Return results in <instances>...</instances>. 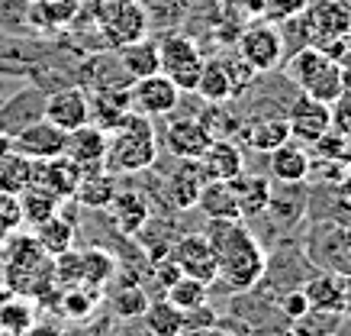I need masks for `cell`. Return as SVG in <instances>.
<instances>
[{
    "mask_svg": "<svg viewBox=\"0 0 351 336\" xmlns=\"http://www.w3.org/2000/svg\"><path fill=\"white\" fill-rule=\"evenodd\" d=\"M64 139H68V133L52 126L45 117L32 120V123H26L23 130H16L10 136L13 152L26 155L29 162H45V159L64 155Z\"/></svg>",
    "mask_w": 351,
    "mask_h": 336,
    "instance_id": "9",
    "label": "cell"
},
{
    "mask_svg": "<svg viewBox=\"0 0 351 336\" xmlns=\"http://www.w3.org/2000/svg\"><path fill=\"white\" fill-rule=\"evenodd\" d=\"M77 181H81V168H77L68 155H55V159H45V162H32L29 185H39V188H45V191H52L58 201H71L77 191Z\"/></svg>",
    "mask_w": 351,
    "mask_h": 336,
    "instance_id": "13",
    "label": "cell"
},
{
    "mask_svg": "<svg viewBox=\"0 0 351 336\" xmlns=\"http://www.w3.org/2000/svg\"><path fill=\"white\" fill-rule=\"evenodd\" d=\"M142 324L152 336H184L187 330V320H184V311H178L168 298L161 301H149L145 314H142Z\"/></svg>",
    "mask_w": 351,
    "mask_h": 336,
    "instance_id": "27",
    "label": "cell"
},
{
    "mask_svg": "<svg viewBox=\"0 0 351 336\" xmlns=\"http://www.w3.org/2000/svg\"><path fill=\"white\" fill-rule=\"evenodd\" d=\"M280 311H284V317H287V320H293V324H297V320H303V317H306L313 307H309V298L303 294V288H297V291L284 294V301H280Z\"/></svg>",
    "mask_w": 351,
    "mask_h": 336,
    "instance_id": "42",
    "label": "cell"
},
{
    "mask_svg": "<svg viewBox=\"0 0 351 336\" xmlns=\"http://www.w3.org/2000/svg\"><path fill=\"white\" fill-rule=\"evenodd\" d=\"M223 7L235 20L255 23V20H261V13H265V0H223Z\"/></svg>",
    "mask_w": 351,
    "mask_h": 336,
    "instance_id": "39",
    "label": "cell"
},
{
    "mask_svg": "<svg viewBox=\"0 0 351 336\" xmlns=\"http://www.w3.org/2000/svg\"><path fill=\"white\" fill-rule=\"evenodd\" d=\"M341 91H345V85H341V65L335 58H329V62L306 81V87H303V94L322 100V104H335Z\"/></svg>",
    "mask_w": 351,
    "mask_h": 336,
    "instance_id": "34",
    "label": "cell"
},
{
    "mask_svg": "<svg viewBox=\"0 0 351 336\" xmlns=\"http://www.w3.org/2000/svg\"><path fill=\"white\" fill-rule=\"evenodd\" d=\"M36 326V307L29 298L13 294L0 301V336H26Z\"/></svg>",
    "mask_w": 351,
    "mask_h": 336,
    "instance_id": "28",
    "label": "cell"
},
{
    "mask_svg": "<svg viewBox=\"0 0 351 336\" xmlns=\"http://www.w3.org/2000/svg\"><path fill=\"white\" fill-rule=\"evenodd\" d=\"M303 294L309 298V307L313 311H326V314H345L351 307V294H348V284L335 278V275H319L306 282Z\"/></svg>",
    "mask_w": 351,
    "mask_h": 336,
    "instance_id": "18",
    "label": "cell"
},
{
    "mask_svg": "<svg viewBox=\"0 0 351 336\" xmlns=\"http://www.w3.org/2000/svg\"><path fill=\"white\" fill-rule=\"evenodd\" d=\"M203 185H206V175H203L200 162H181L178 172H171L165 178V197L174 210H191V207H197Z\"/></svg>",
    "mask_w": 351,
    "mask_h": 336,
    "instance_id": "17",
    "label": "cell"
},
{
    "mask_svg": "<svg viewBox=\"0 0 351 336\" xmlns=\"http://www.w3.org/2000/svg\"><path fill=\"white\" fill-rule=\"evenodd\" d=\"M165 298H168L178 311H184V314H191V311H197V307H203V304H210V284L200 282V278H191V275H181L174 284H168L165 288Z\"/></svg>",
    "mask_w": 351,
    "mask_h": 336,
    "instance_id": "32",
    "label": "cell"
},
{
    "mask_svg": "<svg viewBox=\"0 0 351 336\" xmlns=\"http://www.w3.org/2000/svg\"><path fill=\"white\" fill-rule=\"evenodd\" d=\"M203 52L200 45L193 43L191 36H181V33H171L165 43L158 45V71L168 81L178 85V91H193L197 87V78L203 71Z\"/></svg>",
    "mask_w": 351,
    "mask_h": 336,
    "instance_id": "5",
    "label": "cell"
},
{
    "mask_svg": "<svg viewBox=\"0 0 351 336\" xmlns=\"http://www.w3.org/2000/svg\"><path fill=\"white\" fill-rule=\"evenodd\" d=\"M13 149V142H10V136H7V133L0 130V155H7V152Z\"/></svg>",
    "mask_w": 351,
    "mask_h": 336,
    "instance_id": "44",
    "label": "cell"
},
{
    "mask_svg": "<svg viewBox=\"0 0 351 336\" xmlns=\"http://www.w3.org/2000/svg\"><path fill=\"white\" fill-rule=\"evenodd\" d=\"M232 191H235V201H239V210H242V220L245 217H258L265 214L267 204H271V181L258 178V175H235L232 181Z\"/></svg>",
    "mask_w": 351,
    "mask_h": 336,
    "instance_id": "25",
    "label": "cell"
},
{
    "mask_svg": "<svg viewBox=\"0 0 351 336\" xmlns=\"http://www.w3.org/2000/svg\"><path fill=\"white\" fill-rule=\"evenodd\" d=\"M216 252V282L229 291H252L267 269V256L242 220H210L206 233Z\"/></svg>",
    "mask_w": 351,
    "mask_h": 336,
    "instance_id": "1",
    "label": "cell"
},
{
    "mask_svg": "<svg viewBox=\"0 0 351 336\" xmlns=\"http://www.w3.org/2000/svg\"><path fill=\"white\" fill-rule=\"evenodd\" d=\"M213 139L216 136L206 130V123H203L200 117H174L168 126H165V136H161L165 149H168L178 162H197Z\"/></svg>",
    "mask_w": 351,
    "mask_h": 336,
    "instance_id": "10",
    "label": "cell"
},
{
    "mask_svg": "<svg viewBox=\"0 0 351 336\" xmlns=\"http://www.w3.org/2000/svg\"><path fill=\"white\" fill-rule=\"evenodd\" d=\"M145 307H149V294L142 291L138 284L119 288L117 298H113V311H117L123 320H136V317H142L145 314Z\"/></svg>",
    "mask_w": 351,
    "mask_h": 336,
    "instance_id": "36",
    "label": "cell"
},
{
    "mask_svg": "<svg viewBox=\"0 0 351 336\" xmlns=\"http://www.w3.org/2000/svg\"><path fill=\"white\" fill-rule=\"evenodd\" d=\"M309 7V0H265V13H261V20H290V16H297Z\"/></svg>",
    "mask_w": 351,
    "mask_h": 336,
    "instance_id": "38",
    "label": "cell"
},
{
    "mask_svg": "<svg viewBox=\"0 0 351 336\" xmlns=\"http://www.w3.org/2000/svg\"><path fill=\"white\" fill-rule=\"evenodd\" d=\"M155 162H158V136L152 130V120L129 110L117 130L107 133L104 168L110 175H136Z\"/></svg>",
    "mask_w": 351,
    "mask_h": 336,
    "instance_id": "2",
    "label": "cell"
},
{
    "mask_svg": "<svg viewBox=\"0 0 351 336\" xmlns=\"http://www.w3.org/2000/svg\"><path fill=\"white\" fill-rule=\"evenodd\" d=\"M32 181V162L20 152H7L0 155V191L3 194H20Z\"/></svg>",
    "mask_w": 351,
    "mask_h": 336,
    "instance_id": "33",
    "label": "cell"
},
{
    "mask_svg": "<svg viewBox=\"0 0 351 336\" xmlns=\"http://www.w3.org/2000/svg\"><path fill=\"white\" fill-rule=\"evenodd\" d=\"M309 152L300 142L287 139L284 146H277L274 152H267V172L280 185H303L309 178Z\"/></svg>",
    "mask_w": 351,
    "mask_h": 336,
    "instance_id": "15",
    "label": "cell"
},
{
    "mask_svg": "<svg viewBox=\"0 0 351 336\" xmlns=\"http://www.w3.org/2000/svg\"><path fill=\"white\" fill-rule=\"evenodd\" d=\"M32 229H36V243H39L52 259L75 246V223L64 220L62 214H55V217H49L45 223H39V227H32Z\"/></svg>",
    "mask_w": 351,
    "mask_h": 336,
    "instance_id": "31",
    "label": "cell"
},
{
    "mask_svg": "<svg viewBox=\"0 0 351 336\" xmlns=\"http://www.w3.org/2000/svg\"><path fill=\"white\" fill-rule=\"evenodd\" d=\"M184 336H235V333L219 324H210V326H197V330H184Z\"/></svg>",
    "mask_w": 351,
    "mask_h": 336,
    "instance_id": "43",
    "label": "cell"
},
{
    "mask_svg": "<svg viewBox=\"0 0 351 336\" xmlns=\"http://www.w3.org/2000/svg\"><path fill=\"white\" fill-rule=\"evenodd\" d=\"M129 87H113V91H97L90 100V123L104 133H113L129 113Z\"/></svg>",
    "mask_w": 351,
    "mask_h": 336,
    "instance_id": "21",
    "label": "cell"
},
{
    "mask_svg": "<svg viewBox=\"0 0 351 336\" xmlns=\"http://www.w3.org/2000/svg\"><path fill=\"white\" fill-rule=\"evenodd\" d=\"M197 207L210 220H242V210H239V201H235V191L229 181H206L200 188Z\"/></svg>",
    "mask_w": 351,
    "mask_h": 336,
    "instance_id": "24",
    "label": "cell"
},
{
    "mask_svg": "<svg viewBox=\"0 0 351 336\" xmlns=\"http://www.w3.org/2000/svg\"><path fill=\"white\" fill-rule=\"evenodd\" d=\"M178 104H181V91H178L174 81H168V78L161 75V71H155V75H149V78H136V81L129 85V107L149 120L165 117V113H171Z\"/></svg>",
    "mask_w": 351,
    "mask_h": 336,
    "instance_id": "7",
    "label": "cell"
},
{
    "mask_svg": "<svg viewBox=\"0 0 351 336\" xmlns=\"http://www.w3.org/2000/svg\"><path fill=\"white\" fill-rule=\"evenodd\" d=\"M43 117L58 126V130L71 133L77 126L90 123V98H87L81 87H64V91H55L43 100Z\"/></svg>",
    "mask_w": 351,
    "mask_h": 336,
    "instance_id": "12",
    "label": "cell"
},
{
    "mask_svg": "<svg viewBox=\"0 0 351 336\" xmlns=\"http://www.w3.org/2000/svg\"><path fill=\"white\" fill-rule=\"evenodd\" d=\"M0 259L7 271V291L43 298L55 284V259L36 243V236H7Z\"/></svg>",
    "mask_w": 351,
    "mask_h": 336,
    "instance_id": "3",
    "label": "cell"
},
{
    "mask_svg": "<svg viewBox=\"0 0 351 336\" xmlns=\"http://www.w3.org/2000/svg\"><path fill=\"white\" fill-rule=\"evenodd\" d=\"M197 162H200L206 181H232L235 175L245 172V155L232 139H213Z\"/></svg>",
    "mask_w": 351,
    "mask_h": 336,
    "instance_id": "16",
    "label": "cell"
},
{
    "mask_svg": "<svg viewBox=\"0 0 351 336\" xmlns=\"http://www.w3.org/2000/svg\"><path fill=\"white\" fill-rule=\"evenodd\" d=\"M62 204L64 201H58L52 191H45L39 185H29L26 191H20V214L23 223H29V227H39L49 217H55L62 210Z\"/></svg>",
    "mask_w": 351,
    "mask_h": 336,
    "instance_id": "29",
    "label": "cell"
},
{
    "mask_svg": "<svg viewBox=\"0 0 351 336\" xmlns=\"http://www.w3.org/2000/svg\"><path fill=\"white\" fill-rule=\"evenodd\" d=\"M0 291H7V271H3V259H0Z\"/></svg>",
    "mask_w": 351,
    "mask_h": 336,
    "instance_id": "45",
    "label": "cell"
},
{
    "mask_svg": "<svg viewBox=\"0 0 351 336\" xmlns=\"http://www.w3.org/2000/svg\"><path fill=\"white\" fill-rule=\"evenodd\" d=\"M290 139V126L284 117H267V120H252L242 126V142L255 152H274L277 146H284Z\"/></svg>",
    "mask_w": 351,
    "mask_h": 336,
    "instance_id": "23",
    "label": "cell"
},
{
    "mask_svg": "<svg viewBox=\"0 0 351 336\" xmlns=\"http://www.w3.org/2000/svg\"><path fill=\"white\" fill-rule=\"evenodd\" d=\"M168 259L181 269V275L200 278L206 284L216 282V252L203 233H184L181 239H174L168 249Z\"/></svg>",
    "mask_w": 351,
    "mask_h": 336,
    "instance_id": "8",
    "label": "cell"
},
{
    "mask_svg": "<svg viewBox=\"0 0 351 336\" xmlns=\"http://www.w3.org/2000/svg\"><path fill=\"white\" fill-rule=\"evenodd\" d=\"M193 94H200L206 104H229V100L235 98L232 78H229V71H226V62H223V58L203 62V71H200V78H197Z\"/></svg>",
    "mask_w": 351,
    "mask_h": 336,
    "instance_id": "26",
    "label": "cell"
},
{
    "mask_svg": "<svg viewBox=\"0 0 351 336\" xmlns=\"http://www.w3.org/2000/svg\"><path fill=\"white\" fill-rule=\"evenodd\" d=\"M110 214L117 220V227L129 236L142 233V227L149 223L152 210H149V201L142 191H117V197L110 201Z\"/></svg>",
    "mask_w": 351,
    "mask_h": 336,
    "instance_id": "19",
    "label": "cell"
},
{
    "mask_svg": "<svg viewBox=\"0 0 351 336\" xmlns=\"http://www.w3.org/2000/svg\"><path fill=\"white\" fill-rule=\"evenodd\" d=\"M284 120H287V126H290V139H297L300 146H313V142L322 139V136L332 130L329 104L309 98V94H300V98L290 104V113Z\"/></svg>",
    "mask_w": 351,
    "mask_h": 336,
    "instance_id": "11",
    "label": "cell"
},
{
    "mask_svg": "<svg viewBox=\"0 0 351 336\" xmlns=\"http://www.w3.org/2000/svg\"><path fill=\"white\" fill-rule=\"evenodd\" d=\"M75 0H36V7L29 10V20L39 23V26H62L75 16Z\"/></svg>",
    "mask_w": 351,
    "mask_h": 336,
    "instance_id": "35",
    "label": "cell"
},
{
    "mask_svg": "<svg viewBox=\"0 0 351 336\" xmlns=\"http://www.w3.org/2000/svg\"><path fill=\"white\" fill-rule=\"evenodd\" d=\"M113 52H117V62L123 65V71H126L132 81H136V78H149L158 71V43H152L149 36H142L136 43L119 45Z\"/></svg>",
    "mask_w": 351,
    "mask_h": 336,
    "instance_id": "20",
    "label": "cell"
},
{
    "mask_svg": "<svg viewBox=\"0 0 351 336\" xmlns=\"http://www.w3.org/2000/svg\"><path fill=\"white\" fill-rule=\"evenodd\" d=\"M97 304V294L94 288H84V284H71V288H64V298H62V307L64 314L71 317V320H81L94 311Z\"/></svg>",
    "mask_w": 351,
    "mask_h": 336,
    "instance_id": "37",
    "label": "cell"
},
{
    "mask_svg": "<svg viewBox=\"0 0 351 336\" xmlns=\"http://www.w3.org/2000/svg\"><path fill=\"white\" fill-rule=\"evenodd\" d=\"M284 336H309V333H306V330H300V326H293V330H287Z\"/></svg>",
    "mask_w": 351,
    "mask_h": 336,
    "instance_id": "46",
    "label": "cell"
},
{
    "mask_svg": "<svg viewBox=\"0 0 351 336\" xmlns=\"http://www.w3.org/2000/svg\"><path fill=\"white\" fill-rule=\"evenodd\" d=\"M239 58L255 75H267L284 62V36L271 20L248 23V30L239 36Z\"/></svg>",
    "mask_w": 351,
    "mask_h": 336,
    "instance_id": "6",
    "label": "cell"
},
{
    "mask_svg": "<svg viewBox=\"0 0 351 336\" xmlns=\"http://www.w3.org/2000/svg\"><path fill=\"white\" fill-rule=\"evenodd\" d=\"M113 197H117V178L107 168H97V172H81V181H77L71 201L90 207V210H107Z\"/></svg>",
    "mask_w": 351,
    "mask_h": 336,
    "instance_id": "22",
    "label": "cell"
},
{
    "mask_svg": "<svg viewBox=\"0 0 351 336\" xmlns=\"http://www.w3.org/2000/svg\"><path fill=\"white\" fill-rule=\"evenodd\" d=\"M64 155L81 168V172H97L104 168V155H107V133L94 126V123H84L77 130L68 133L64 139Z\"/></svg>",
    "mask_w": 351,
    "mask_h": 336,
    "instance_id": "14",
    "label": "cell"
},
{
    "mask_svg": "<svg viewBox=\"0 0 351 336\" xmlns=\"http://www.w3.org/2000/svg\"><path fill=\"white\" fill-rule=\"evenodd\" d=\"M97 23L107 36L110 49L149 36V13L138 0H97Z\"/></svg>",
    "mask_w": 351,
    "mask_h": 336,
    "instance_id": "4",
    "label": "cell"
},
{
    "mask_svg": "<svg viewBox=\"0 0 351 336\" xmlns=\"http://www.w3.org/2000/svg\"><path fill=\"white\" fill-rule=\"evenodd\" d=\"M332 110V130H339L341 136H351V91H341L339 100L329 104Z\"/></svg>",
    "mask_w": 351,
    "mask_h": 336,
    "instance_id": "40",
    "label": "cell"
},
{
    "mask_svg": "<svg viewBox=\"0 0 351 336\" xmlns=\"http://www.w3.org/2000/svg\"><path fill=\"white\" fill-rule=\"evenodd\" d=\"M117 271V262L113 256L104 249H87V252H77V284L84 288H104V284L113 278Z\"/></svg>",
    "mask_w": 351,
    "mask_h": 336,
    "instance_id": "30",
    "label": "cell"
},
{
    "mask_svg": "<svg viewBox=\"0 0 351 336\" xmlns=\"http://www.w3.org/2000/svg\"><path fill=\"white\" fill-rule=\"evenodd\" d=\"M23 223V214H20V194H3L0 191V227L13 233V229Z\"/></svg>",
    "mask_w": 351,
    "mask_h": 336,
    "instance_id": "41",
    "label": "cell"
}]
</instances>
